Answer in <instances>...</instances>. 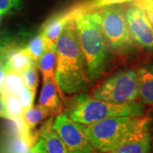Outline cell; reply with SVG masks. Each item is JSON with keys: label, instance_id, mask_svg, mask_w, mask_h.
I'll return each instance as SVG.
<instances>
[{"label": "cell", "instance_id": "obj_2", "mask_svg": "<svg viewBox=\"0 0 153 153\" xmlns=\"http://www.w3.org/2000/svg\"><path fill=\"white\" fill-rule=\"evenodd\" d=\"M55 45L57 51L55 79L60 91L67 94L88 91L90 84L85 61L71 18L63 29Z\"/></svg>", "mask_w": 153, "mask_h": 153}, {"label": "cell", "instance_id": "obj_27", "mask_svg": "<svg viewBox=\"0 0 153 153\" xmlns=\"http://www.w3.org/2000/svg\"><path fill=\"white\" fill-rule=\"evenodd\" d=\"M10 39V38L0 39V55L2 54V52L4 51V49H5V47L7 46L8 43H9Z\"/></svg>", "mask_w": 153, "mask_h": 153}, {"label": "cell", "instance_id": "obj_20", "mask_svg": "<svg viewBox=\"0 0 153 153\" xmlns=\"http://www.w3.org/2000/svg\"><path fill=\"white\" fill-rule=\"evenodd\" d=\"M37 68V65H33L21 72L25 86H27L34 93H36L38 83V74Z\"/></svg>", "mask_w": 153, "mask_h": 153}, {"label": "cell", "instance_id": "obj_4", "mask_svg": "<svg viewBox=\"0 0 153 153\" xmlns=\"http://www.w3.org/2000/svg\"><path fill=\"white\" fill-rule=\"evenodd\" d=\"M141 117H120L84 125L89 142L99 153H107L117 147L142 120Z\"/></svg>", "mask_w": 153, "mask_h": 153}, {"label": "cell", "instance_id": "obj_9", "mask_svg": "<svg viewBox=\"0 0 153 153\" xmlns=\"http://www.w3.org/2000/svg\"><path fill=\"white\" fill-rule=\"evenodd\" d=\"M152 119L143 117L136 128L114 150L107 153H151Z\"/></svg>", "mask_w": 153, "mask_h": 153}, {"label": "cell", "instance_id": "obj_26", "mask_svg": "<svg viewBox=\"0 0 153 153\" xmlns=\"http://www.w3.org/2000/svg\"><path fill=\"white\" fill-rule=\"evenodd\" d=\"M6 73H7V70H6L5 66L4 65V63L0 60V88H1L3 82H4Z\"/></svg>", "mask_w": 153, "mask_h": 153}, {"label": "cell", "instance_id": "obj_15", "mask_svg": "<svg viewBox=\"0 0 153 153\" xmlns=\"http://www.w3.org/2000/svg\"><path fill=\"white\" fill-rule=\"evenodd\" d=\"M49 116H51L49 111L39 105L24 110L22 114V122L26 130L29 134H32L33 129Z\"/></svg>", "mask_w": 153, "mask_h": 153}, {"label": "cell", "instance_id": "obj_25", "mask_svg": "<svg viewBox=\"0 0 153 153\" xmlns=\"http://www.w3.org/2000/svg\"><path fill=\"white\" fill-rule=\"evenodd\" d=\"M0 118H5L8 120L12 121L10 116L9 115L7 110H6L5 104H4V101L2 98V95L0 96Z\"/></svg>", "mask_w": 153, "mask_h": 153}, {"label": "cell", "instance_id": "obj_11", "mask_svg": "<svg viewBox=\"0 0 153 153\" xmlns=\"http://www.w3.org/2000/svg\"><path fill=\"white\" fill-rule=\"evenodd\" d=\"M71 11H66L55 14L51 16L41 27L40 33L46 41V44H55L59 38L67 22L71 20Z\"/></svg>", "mask_w": 153, "mask_h": 153}, {"label": "cell", "instance_id": "obj_6", "mask_svg": "<svg viewBox=\"0 0 153 153\" xmlns=\"http://www.w3.org/2000/svg\"><path fill=\"white\" fill-rule=\"evenodd\" d=\"M91 97L113 104L135 101L139 98L137 72L131 69L116 72L94 90Z\"/></svg>", "mask_w": 153, "mask_h": 153}, {"label": "cell", "instance_id": "obj_7", "mask_svg": "<svg viewBox=\"0 0 153 153\" xmlns=\"http://www.w3.org/2000/svg\"><path fill=\"white\" fill-rule=\"evenodd\" d=\"M52 128L69 153H99L89 142L84 131V125L72 121L65 112L56 116Z\"/></svg>", "mask_w": 153, "mask_h": 153}, {"label": "cell", "instance_id": "obj_10", "mask_svg": "<svg viewBox=\"0 0 153 153\" xmlns=\"http://www.w3.org/2000/svg\"><path fill=\"white\" fill-rule=\"evenodd\" d=\"M61 100H65L64 94L60 91L57 84L50 79L43 78V87L38 100V105L48 110L51 116H58L62 113L64 108Z\"/></svg>", "mask_w": 153, "mask_h": 153}, {"label": "cell", "instance_id": "obj_3", "mask_svg": "<svg viewBox=\"0 0 153 153\" xmlns=\"http://www.w3.org/2000/svg\"><path fill=\"white\" fill-rule=\"evenodd\" d=\"M64 112L72 121L89 125L111 117H141L144 114V106L137 101L113 104L94 99L85 93H79L65 101Z\"/></svg>", "mask_w": 153, "mask_h": 153}, {"label": "cell", "instance_id": "obj_21", "mask_svg": "<svg viewBox=\"0 0 153 153\" xmlns=\"http://www.w3.org/2000/svg\"><path fill=\"white\" fill-rule=\"evenodd\" d=\"M35 94L36 93L33 92L27 86H24L19 91L17 96H18L19 100H21V103H22V106H23V109H28V108H31L32 106H33Z\"/></svg>", "mask_w": 153, "mask_h": 153}, {"label": "cell", "instance_id": "obj_23", "mask_svg": "<svg viewBox=\"0 0 153 153\" xmlns=\"http://www.w3.org/2000/svg\"><path fill=\"white\" fill-rule=\"evenodd\" d=\"M134 3L146 14L153 27V0H136Z\"/></svg>", "mask_w": 153, "mask_h": 153}, {"label": "cell", "instance_id": "obj_16", "mask_svg": "<svg viewBox=\"0 0 153 153\" xmlns=\"http://www.w3.org/2000/svg\"><path fill=\"white\" fill-rule=\"evenodd\" d=\"M2 98L4 101L6 110L9 115L10 116L12 122L16 123L22 131L28 133L26 130L23 122H22V114H23L24 109L18 96L17 95H2Z\"/></svg>", "mask_w": 153, "mask_h": 153}, {"label": "cell", "instance_id": "obj_13", "mask_svg": "<svg viewBox=\"0 0 153 153\" xmlns=\"http://www.w3.org/2000/svg\"><path fill=\"white\" fill-rule=\"evenodd\" d=\"M57 65V51L55 44H46V49L38 60L37 66L43 74V78L50 79L56 82L55 72ZM58 86V85H57Z\"/></svg>", "mask_w": 153, "mask_h": 153}, {"label": "cell", "instance_id": "obj_17", "mask_svg": "<svg viewBox=\"0 0 153 153\" xmlns=\"http://www.w3.org/2000/svg\"><path fill=\"white\" fill-rule=\"evenodd\" d=\"M25 86L22 74L15 71H8L1 85V95H17Z\"/></svg>", "mask_w": 153, "mask_h": 153}, {"label": "cell", "instance_id": "obj_14", "mask_svg": "<svg viewBox=\"0 0 153 153\" xmlns=\"http://www.w3.org/2000/svg\"><path fill=\"white\" fill-rule=\"evenodd\" d=\"M52 121H48L43 127L41 137L44 139L47 153H69L64 143L52 128Z\"/></svg>", "mask_w": 153, "mask_h": 153}, {"label": "cell", "instance_id": "obj_28", "mask_svg": "<svg viewBox=\"0 0 153 153\" xmlns=\"http://www.w3.org/2000/svg\"><path fill=\"white\" fill-rule=\"evenodd\" d=\"M2 16H3V15H2V14L0 13V22H1V18H2Z\"/></svg>", "mask_w": 153, "mask_h": 153}, {"label": "cell", "instance_id": "obj_24", "mask_svg": "<svg viewBox=\"0 0 153 153\" xmlns=\"http://www.w3.org/2000/svg\"><path fill=\"white\" fill-rule=\"evenodd\" d=\"M27 153H47L44 139L40 137L38 140L33 144V146L28 150Z\"/></svg>", "mask_w": 153, "mask_h": 153}, {"label": "cell", "instance_id": "obj_18", "mask_svg": "<svg viewBox=\"0 0 153 153\" xmlns=\"http://www.w3.org/2000/svg\"><path fill=\"white\" fill-rule=\"evenodd\" d=\"M136 0H82L71 8L82 10H96L107 6L127 4Z\"/></svg>", "mask_w": 153, "mask_h": 153}, {"label": "cell", "instance_id": "obj_12", "mask_svg": "<svg viewBox=\"0 0 153 153\" xmlns=\"http://www.w3.org/2000/svg\"><path fill=\"white\" fill-rule=\"evenodd\" d=\"M137 76L139 97L142 103L153 106V62L140 67Z\"/></svg>", "mask_w": 153, "mask_h": 153}, {"label": "cell", "instance_id": "obj_1", "mask_svg": "<svg viewBox=\"0 0 153 153\" xmlns=\"http://www.w3.org/2000/svg\"><path fill=\"white\" fill-rule=\"evenodd\" d=\"M80 49L85 61L89 84L102 76L108 66L110 48L100 25L96 10L70 8Z\"/></svg>", "mask_w": 153, "mask_h": 153}, {"label": "cell", "instance_id": "obj_19", "mask_svg": "<svg viewBox=\"0 0 153 153\" xmlns=\"http://www.w3.org/2000/svg\"><path fill=\"white\" fill-rule=\"evenodd\" d=\"M25 49H27L29 55L35 63H38V60L43 55L46 49V41L41 33L34 36L29 39L26 44Z\"/></svg>", "mask_w": 153, "mask_h": 153}, {"label": "cell", "instance_id": "obj_22", "mask_svg": "<svg viewBox=\"0 0 153 153\" xmlns=\"http://www.w3.org/2000/svg\"><path fill=\"white\" fill-rule=\"evenodd\" d=\"M22 0H0V13L4 15L16 10L22 4Z\"/></svg>", "mask_w": 153, "mask_h": 153}, {"label": "cell", "instance_id": "obj_8", "mask_svg": "<svg viewBox=\"0 0 153 153\" xmlns=\"http://www.w3.org/2000/svg\"><path fill=\"white\" fill-rule=\"evenodd\" d=\"M128 30L135 46L153 51V27L146 14L134 2L125 4Z\"/></svg>", "mask_w": 153, "mask_h": 153}, {"label": "cell", "instance_id": "obj_5", "mask_svg": "<svg viewBox=\"0 0 153 153\" xmlns=\"http://www.w3.org/2000/svg\"><path fill=\"white\" fill-rule=\"evenodd\" d=\"M100 25L110 49L120 55L133 52L135 44L128 30L125 4L104 7L96 10Z\"/></svg>", "mask_w": 153, "mask_h": 153}, {"label": "cell", "instance_id": "obj_29", "mask_svg": "<svg viewBox=\"0 0 153 153\" xmlns=\"http://www.w3.org/2000/svg\"><path fill=\"white\" fill-rule=\"evenodd\" d=\"M0 96H1V90H0Z\"/></svg>", "mask_w": 153, "mask_h": 153}]
</instances>
